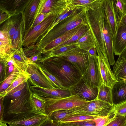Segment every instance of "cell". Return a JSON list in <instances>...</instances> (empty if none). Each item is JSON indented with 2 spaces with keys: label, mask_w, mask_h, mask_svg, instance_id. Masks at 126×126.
I'll list each match as a JSON object with an SVG mask.
<instances>
[{
  "label": "cell",
  "mask_w": 126,
  "mask_h": 126,
  "mask_svg": "<svg viewBox=\"0 0 126 126\" xmlns=\"http://www.w3.org/2000/svg\"><path fill=\"white\" fill-rule=\"evenodd\" d=\"M28 83L25 90L21 95L15 98H4V112L0 123L8 124L23 119L36 114H46L36 110L32 104V93Z\"/></svg>",
  "instance_id": "1"
},
{
  "label": "cell",
  "mask_w": 126,
  "mask_h": 126,
  "mask_svg": "<svg viewBox=\"0 0 126 126\" xmlns=\"http://www.w3.org/2000/svg\"><path fill=\"white\" fill-rule=\"evenodd\" d=\"M37 63L54 76L66 88L69 89L82 77L72 63L60 57H50L41 60Z\"/></svg>",
  "instance_id": "2"
},
{
  "label": "cell",
  "mask_w": 126,
  "mask_h": 126,
  "mask_svg": "<svg viewBox=\"0 0 126 126\" xmlns=\"http://www.w3.org/2000/svg\"><path fill=\"white\" fill-rule=\"evenodd\" d=\"M90 9L88 7H80L56 25L47 34L41 37L35 45L38 48L42 49L57 38L86 22L85 14Z\"/></svg>",
  "instance_id": "3"
},
{
  "label": "cell",
  "mask_w": 126,
  "mask_h": 126,
  "mask_svg": "<svg viewBox=\"0 0 126 126\" xmlns=\"http://www.w3.org/2000/svg\"><path fill=\"white\" fill-rule=\"evenodd\" d=\"M102 3L94 8L90 9L85 14L97 53H107L104 36L105 16Z\"/></svg>",
  "instance_id": "4"
},
{
  "label": "cell",
  "mask_w": 126,
  "mask_h": 126,
  "mask_svg": "<svg viewBox=\"0 0 126 126\" xmlns=\"http://www.w3.org/2000/svg\"><path fill=\"white\" fill-rule=\"evenodd\" d=\"M113 109V105L96 98L83 105L69 109V114L66 117L79 115L104 117L107 116Z\"/></svg>",
  "instance_id": "5"
},
{
  "label": "cell",
  "mask_w": 126,
  "mask_h": 126,
  "mask_svg": "<svg viewBox=\"0 0 126 126\" xmlns=\"http://www.w3.org/2000/svg\"><path fill=\"white\" fill-rule=\"evenodd\" d=\"M33 94L43 102L45 112L49 116L53 112L58 110H69L83 105L89 101L80 98L77 95H72L64 98H46L35 94Z\"/></svg>",
  "instance_id": "6"
},
{
  "label": "cell",
  "mask_w": 126,
  "mask_h": 126,
  "mask_svg": "<svg viewBox=\"0 0 126 126\" xmlns=\"http://www.w3.org/2000/svg\"><path fill=\"white\" fill-rule=\"evenodd\" d=\"M72 63L82 76L87 71L90 56L88 51L79 47L72 49L56 56Z\"/></svg>",
  "instance_id": "7"
},
{
  "label": "cell",
  "mask_w": 126,
  "mask_h": 126,
  "mask_svg": "<svg viewBox=\"0 0 126 126\" xmlns=\"http://www.w3.org/2000/svg\"><path fill=\"white\" fill-rule=\"evenodd\" d=\"M60 14L49 16L25 34L23 37L22 46L25 47L35 45L41 37L46 32L55 19Z\"/></svg>",
  "instance_id": "8"
},
{
  "label": "cell",
  "mask_w": 126,
  "mask_h": 126,
  "mask_svg": "<svg viewBox=\"0 0 126 126\" xmlns=\"http://www.w3.org/2000/svg\"><path fill=\"white\" fill-rule=\"evenodd\" d=\"M97 54L98 63L101 78V85L112 88L118 81L110 68L107 53H101Z\"/></svg>",
  "instance_id": "9"
},
{
  "label": "cell",
  "mask_w": 126,
  "mask_h": 126,
  "mask_svg": "<svg viewBox=\"0 0 126 126\" xmlns=\"http://www.w3.org/2000/svg\"><path fill=\"white\" fill-rule=\"evenodd\" d=\"M72 95H77L85 101H90L96 99L99 88L92 87L82 77L76 84L69 88Z\"/></svg>",
  "instance_id": "10"
},
{
  "label": "cell",
  "mask_w": 126,
  "mask_h": 126,
  "mask_svg": "<svg viewBox=\"0 0 126 126\" xmlns=\"http://www.w3.org/2000/svg\"><path fill=\"white\" fill-rule=\"evenodd\" d=\"M26 72L30 75L28 81L32 85L46 88H55L39 70L37 63L31 61L29 63Z\"/></svg>",
  "instance_id": "11"
},
{
  "label": "cell",
  "mask_w": 126,
  "mask_h": 126,
  "mask_svg": "<svg viewBox=\"0 0 126 126\" xmlns=\"http://www.w3.org/2000/svg\"><path fill=\"white\" fill-rule=\"evenodd\" d=\"M67 4V0H40L34 20L38 15L41 13L60 14L64 11Z\"/></svg>",
  "instance_id": "12"
},
{
  "label": "cell",
  "mask_w": 126,
  "mask_h": 126,
  "mask_svg": "<svg viewBox=\"0 0 126 126\" xmlns=\"http://www.w3.org/2000/svg\"><path fill=\"white\" fill-rule=\"evenodd\" d=\"M97 56L96 57H90L87 70L82 77L92 87L99 88L101 85V78Z\"/></svg>",
  "instance_id": "13"
},
{
  "label": "cell",
  "mask_w": 126,
  "mask_h": 126,
  "mask_svg": "<svg viewBox=\"0 0 126 126\" xmlns=\"http://www.w3.org/2000/svg\"><path fill=\"white\" fill-rule=\"evenodd\" d=\"M102 7L105 19L110 29L113 37L117 31L119 21L114 9L113 0H103Z\"/></svg>",
  "instance_id": "14"
},
{
  "label": "cell",
  "mask_w": 126,
  "mask_h": 126,
  "mask_svg": "<svg viewBox=\"0 0 126 126\" xmlns=\"http://www.w3.org/2000/svg\"><path fill=\"white\" fill-rule=\"evenodd\" d=\"M33 94L46 98H64L72 95L69 89L46 88L30 85Z\"/></svg>",
  "instance_id": "15"
},
{
  "label": "cell",
  "mask_w": 126,
  "mask_h": 126,
  "mask_svg": "<svg viewBox=\"0 0 126 126\" xmlns=\"http://www.w3.org/2000/svg\"><path fill=\"white\" fill-rule=\"evenodd\" d=\"M30 0H0V10L10 17L22 13Z\"/></svg>",
  "instance_id": "16"
},
{
  "label": "cell",
  "mask_w": 126,
  "mask_h": 126,
  "mask_svg": "<svg viewBox=\"0 0 126 126\" xmlns=\"http://www.w3.org/2000/svg\"><path fill=\"white\" fill-rule=\"evenodd\" d=\"M40 0H30L21 13L23 23V36L33 24L35 14Z\"/></svg>",
  "instance_id": "17"
},
{
  "label": "cell",
  "mask_w": 126,
  "mask_h": 126,
  "mask_svg": "<svg viewBox=\"0 0 126 126\" xmlns=\"http://www.w3.org/2000/svg\"><path fill=\"white\" fill-rule=\"evenodd\" d=\"M114 52L115 55L120 56L126 47V26L119 27L113 37Z\"/></svg>",
  "instance_id": "18"
},
{
  "label": "cell",
  "mask_w": 126,
  "mask_h": 126,
  "mask_svg": "<svg viewBox=\"0 0 126 126\" xmlns=\"http://www.w3.org/2000/svg\"><path fill=\"white\" fill-rule=\"evenodd\" d=\"M48 117L46 114H36L23 119L8 124L10 126H40Z\"/></svg>",
  "instance_id": "19"
},
{
  "label": "cell",
  "mask_w": 126,
  "mask_h": 126,
  "mask_svg": "<svg viewBox=\"0 0 126 126\" xmlns=\"http://www.w3.org/2000/svg\"><path fill=\"white\" fill-rule=\"evenodd\" d=\"M0 32V59L5 58L13 52L7 29L1 26Z\"/></svg>",
  "instance_id": "20"
},
{
  "label": "cell",
  "mask_w": 126,
  "mask_h": 126,
  "mask_svg": "<svg viewBox=\"0 0 126 126\" xmlns=\"http://www.w3.org/2000/svg\"><path fill=\"white\" fill-rule=\"evenodd\" d=\"M104 36L108 61L110 65H113L115 63V61L114 57L113 37L109 25L105 20L104 23Z\"/></svg>",
  "instance_id": "21"
},
{
  "label": "cell",
  "mask_w": 126,
  "mask_h": 126,
  "mask_svg": "<svg viewBox=\"0 0 126 126\" xmlns=\"http://www.w3.org/2000/svg\"><path fill=\"white\" fill-rule=\"evenodd\" d=\"M112 94L113 105L126 101V82H116L112 87Z\"/></svg>",
  "instance_id": "22"
},
{
  "label": "cell",
  "mask_w": 126,
  "mask_h": 126,
  "mask_svg": "<svg viewBox=\"0 0 126 126\" xmlns=\"http://www.w3.org/2000/svg\"><path fill=\"white\" fill-rule=\"evenodd\" d=\"M83 23L53 40L41 49L43 54L48 52L73 36L84 24Z\"/></svg>",
  "instance_id": "23"
},
{
  "label": "cell",
  "mask_w": 126,
  "mask_h": 126,
  "mask_svg": "<svg viewBox=\"0 0 126 126\" xmlns=\"http://www.w3.org/2000/svg\"><path fill=\"white\" fill-rule=\"evenodd\" d=\"M22 20L21 14H19L11 16L2 26L8 30L11 45L12 37Z\"/></svg>",
  "instance_id": "24"
},
{
  "label": "cell",
  "mask_w": 126,
  "mask_h": 126,
  "mask_svg": "<svg viewBox=\"0 0 126 126\" xmlns=\"http://www.w3.org/2000/svg\"><path fill=\"white\" fill-rule=\"evenodd\" d=\"M112 71L118 81L126 80V60L119 56L113 65Z\"/></svg>",
  "instance_id": "25"
},
{
  "label": "cell",
  "mask_w": 126,
  "mask_h": 126,
  "mask_svg": "<svg viewBox=\"0 0 126 126\" xmlns=\"http://www.w3.org/2000/svg\"><path fill=\"white\" fill-rule=\"evenodd\" d=\"M12 54L13 58L18 66L26 72L28 64L31 61L26 55L23 48H22L13 51Z\"/></svg>",
  "instance_id": "26"
},
{
  "label": "cell",
  "mask_w": 126,
  "mask_h": 126,
  "mask_svg": "<svg viewBox=\"0 0 126 126\" xmlns=\"http://www.w3.org/2000/svg\"><path fill=\"white\" fill-rule=\"evenodd\" d=\"M79 47V44L75 41L61 47L54 48L50 51L43 54L44 55L41 60L56 57L74 48Z\"/></svg>",
  "instance_id": "27"
},
{
  "label": "cell",
  "mask_w": 126,
  "mask_h": 126,
  "mask_svg": "<svg viewBox=\"0 0 126 126\" xmlns=\"http://www.w3.org/2000/svg\"><path fill=\"white\" fill-rule=\"evenodd\" d=\"M23 49L26 56L32 62L37 63L43 58L42 49L35 45L24 47Z\"/></svg>",
  "instance_id": "28"
},
{
  "label": "cell",
  "mask_w": 126,
  "mask_h": 126,
  "mask_svg": "<svg viewBox=\"0 0 126 126\" xmlns=\"http://www.w3.org/2000/svg\"><path fill=\"white\" fill-rule=\"evenodd\" d=\"M23 37V20L13 35L11 40V48L13 52L22 47Z\"/></svg>",
  "instance_id": "29"
},
{
  "label": "cell",
  "mask_w": 126,
  "mask_h": 126,
  "mask_svg": "<svg viewBox=\"0 0 126 126\" xmlns=\"http://www.w3.org/2000/svg\"><path fill=\"white\" fill-rule=\"evenodd\" d=\"M103 0H67L68 4L74 7H82L94 8L102 3Z\"/></svg>",
  "instance_id": "30"
},
{
  "label": "cell",
  "mask_w": 126,
  "mask_h": 126,
  "mask_svg": "<svg viewBox=\"0 0 126 126\" xmlns=\"http://www.w3.org/2000/svg\"><path fill=\"white\" fill-rule=\"evenodd\" d=\"M97 99L113 105L112 99V88L103 84L99 88Z\"/></svg>",
  "instance_id": "31"
},
{
  "label": "cell",
  "mask_w": 126,
  "mask_h": 126,
  "mask_svg": "<svg viewBox=\"0 0 126 126\" xmlns=\"http://www.w3.org/2000/svg\"><path fill=\"white\" fill-rule=\"evenodd\" d=\"M76 42L79 44V48L87 51L95 47L93 41L90 29Z\"/></svg>",
  "instance_id": "32"
},
{
  "label": "cell",
  "mask_w": 126,
  "mask_h": 126,
  "mask_svg": "<svg viewBox=\"0 0 126 126\" xmlns=\"http://www.w3.org/2000/svg\"><path fill=\"white\" fill-rule=\"evenodd\" d=\"M80 7H74L69 5L68 3L64 11L56 17L46 32L43 35L47 34L56 25L74 13Z\"/></svg>",
  "instance_id": "33"
},
{
  "label": "cell",
  "mask_w": 126,
  "mask_h": 126,
  "mask_svg": "<svg viewBox=\"0 0 126 126\" xmlns=\"http://www.w3.org/2000/svg\"><path fill=\"white\" fill-rule=\"evenodd\" d=\"M30 77V75L27 72L18 75L7 90L5 91L0 93V97H4L9 92L20 84L27 81Z\"/></svg>",
  "instance_id": "34"
},
{
  "label": "cell",
  "mask_w": 126,
  "mask_h": 126,
  "mask_svg": "<svg viewBox=\"0 0 126 126\" xmlns=\"http://www.w3.org/2000/svg\"><path fill=\"white\" fill-rule=\"evenodd\" d=\"M89 29V27L86 22L80 27L73 36L54 48L61 47L76 41Z\"/></svg>",
  "instance_id": "35"
},
{
  "label": "cell",
  "mask_w": 126,
  "mask_h": 126,
  "mask_svg": "<svg viewBox=\"0 0 126 126\" xmlns=\"http://www.w3.org/2000/svg\"><path fill=\"white\" fill-rule=\"evenodd\" d=\"M25 72H26L24 71L20 68L16 67L14 71L3 81L0 87V93L6 90L18 75Z\"/></svg>",
  "instance_id": "36"
},
{
  "label": "cell",
  "mask_w": 126,
  "mask_h": 126,
  "mask_svg": "<svg viewBox=\"0 0 126 126\" xmlns=\"http://www.w3.org/2000/svg\"><path fill=\"white\" fill-rule=\"evenodd\" d=\"M38 69L53 85L55 88L63 89L65 88L63 84L54 76L38 63H37Z\"/></svg>",
  "instance_id": "37"
},
{
  "label": "cell",
  "mask_w": 126,
  "mask_h": 126,
  "mask_svg": "<svg viewBox=\"0 0 126 126\" xmlns=\"http://www.w3.org/2000/svg\"><path fill=\"white\" fill-rule=\"evenodd\" d=\"M114 9L119 20L126 14V0H113Z\"/></svg>",
  "instance_id": "38"
},
{
  "label": "cell",
  "mask_w": 126,
  "mask_h": 126,
  "mask_svg": "<svg viewBox=\"0 0 126 126\" xmlns=\"http://www.w3.org/2000/svg\"><path fill=\"white\" fill-rule=\"evenodd\" d=\"M117 116L116 111L114 109L107 116L104 117L99 118L94 120L95 122V126H107Z\"/></svg>",
  "instance_id": "39"
},
{
  "label": "cell",
  "mask_w": 126,
  "mask_h": 126,
  "mask_svg": "<svg viewBox=\"0 0 126 126\" xmlns=\"http://www.w3.org/2000/svg\"><path fill=\"white\" fill-rule=\"evenodd\" d=\"M99 118L100 117L95 116L79 115L66 117L63 119L59 122L69 123L78 122L87 120H93Z\"/></svg>",
  "instance_id": "40"
},
{
  "label": "cell",
  "mask_w": 126,
  "mask_h": 126,
  "mask_svg": "<svg viewBox=\"0 0 126 126\" xmlns=\"http://www.w3.org/2000/svg\"><path fill=\"white\" fill-rule=\"evenodd\" d=\"M69 114V110H56L52 112L48 116V118L54 121L60 122L66 117Z\"/></svg>",
  "instance_id": "41"
},
{
  "label": "cell",
  "mask_w": 126,
  "mask_h": 126,
  "mask_svg": "<svg viewBox=\"0 0 126 126\" xmlns=\"http://www.w3.org/2000/svg\"><path fill=\"white\" fill-rule=\"evenodd\" d=\"M32 101L33 106L36 110L46 114L44 105L42 101L32 94Z\"/></svg>",
  "instance_id": "42"
},
{
  "label": "cell",
  "mask_w": 126,
  "mask_h": 126,
  "mask_svg": "<svg viewBox=\"0 0 126 126\" xmlns=\"http://www.w3.org/2000/svg\"><path fill=\"white\" fill-rule=\"evenodd\" d=\"M113 105L117 116H126V101Z\"/></svg>",
  "instance_id": "43"
},
{
  "label": "cell",
  "mask_w": 126,
  "mask_h": 126,
  "mask_svg": "<svg viewBox=\"0 0 126 126\" xmlns=\"http://www.w3.org/2000/svg\"><path fill=\"white\" fill-rule=\"evenodd\" d=\"M52 15L54 14H51L50 13H41L39 14L34 19L33 24L28 30L27 31L24 35L36 25L41 23L49 16Z\"/></svg>",
  "instance_id": "44"
},
{
  "label": "cell",
  "mask_w": 126,
  "mask_h": 126,
  "mask_svg": "<svg viewBox=\"0 0 126 126\" xmlns=\"http://www.w3.org/2000/svg\"><path fill=\"white\" fill-rule=\"evenodd\" d=\"M126 124V119L125 116H117L107 126H123Z\"/></svg>",
  "instance_id": "45"
},
{
  "label": "cell",
  "mask_w": 126,
  "mask_h": 126,
  "mask_svg": "<svg viewBox=\"0 0 126 126\" xmlns=\"http://www.w3.org/2000/svg\"><path fill=\"white\" fill-rule=\"evenodd\" d=\"M66 123L76 126H96L95 122L94 120Z\"/></svg>",
  "instance_id": "46"
},
{
  "label": "cell",
  "mask_w": 126,
  "mask_h": 126,
  "mask_svg": "<svg viewBox=\"0 0 126 126\" xmlns=\"http://www.w3.org/2000/svg\"><path fill=\"white\" fill-rule=\"evenodd\" d=\"M40 126H61L59 122L53 121L48 118Z\"/></svg>",
  "instance_id": "47"
},
{
  "label": "cell",
  "mask_w": 126,
  "mask_h": 126,
  "mask_svg": "<svg viewBox=\"0 0 126 126\" xmlns=\"http://www.w3.org/2000/svg\"><path fill=\"white\" fill-rule=\"evenodd\" d=\"M0 24L1 25L3 23L7 20L10 17L6 13L0 10Z\"/></svg>",
  "instance_id": "48"
},
{
  "label": "cell",
  "mask_w": 126,
  "mask_h": 126,
  "mask_svg": "<svg viewBox=\"0 0 126 126\" xmlns=\"http://www.w3.org/2000/svg\"><path fill=\"white\" fill-rule=\"evenodd\" d=\"M0 97V123L2 120L4 112V107L3 103L4 97Z\"/></svg>",
  "instance_id": "49"
},
{
  "label": "cell",
  "mask_w": 126,
  "mask_h": 126,
  "mask_svg": "<svg viewBox=\"0 0 126 126\" xmlns=\"http://www.w3.org/2000/svg\"><path fill=\"white\" fill-rule=\"evenodd\" d=\"M88 51L90 57H96L97 56L95 47H93L91 48Z\"/></svg>",
  "instance_id": "50"
},
{
  "label": "cell",
  "mask_w": 126,
  "mask_h": 126,
  "mask_svg": "<svg viewBox=\"0 0 126 126\" xmlns=\"http://www.w3.org/2000/svg\"><path fill=\"white\" fill-rule=\"evenodd\" d=\"M123 26H126V14L121 17L119 21L118 27Z\"/></svg>",
  "instance_id": "51"
},
{
  "label": "cell",
  "mask_w": 126,
  "mask_h": 126,
  "mask_svg": "<svg viewBox=\"0 0 126 126\" xmlns=\"http://www.w3.org/2000/svg\"><path fill=\"white\" fill-rule=\"evenodd\" d=\"M61 126H76L66 123L59 122Z\"/></svg>",
  "instance_id": "52"
},
{
  "label": "cell",
  "mask_w": 126,
  "mask_h": 126,
  "mask_svg": "<svg viewBox=\"0 0 126 126\" xmlns=\"http://www.w3.org/2000/svg\"><path fill=\"white\" fill-rule=\"evenodd\" d=\"M120 56L126 60V47L122 52Z\"/></svg>",
  "instance_id": "53"
},
{
  "label": "cell",
  "mask_w": 126,
  "mask_h": 126,
  "mask_svg": "<svg viewBox=\"0 0 126 126\" xmlns=\"http://www.w3.org/2000/svg\"><path fill=\"white\" fill-rule=\"evenodd\" d=\"M0 126H8L6 123H0Z\"/></svg>",
  "instance_id": "54"
},
{
  "label": "cell",
  "mask_w": 126,
  "mask_h": 126,
  "mask_svg": "<svg viewBox=\"0 0 126 126\" xmlns=\"http://www.w3.org/2000/svg\"><path fill=\"white\" fill-rule=\"evenodd\" d=\"M122 81H123L124 82H126V79L124 80H122Z\"/></svg>",
  "instance_id": "55"
},
{
  "label": "cell",
  "mask_w": 126,
  "mask_h": 126,
  "mask_svg": "<svg viewBox=\"0 0 126 126\" xmlns=\"http://www.w3.org/2000/svg\"><path fill=\"white\" fill-rule=\"evenodd\" d=\"M123 126H126V124L125 125H123Z\"/></svg>",
  "instance_id": "56"
},
{
  "label": "cell",
  "mask_w": 126,
  "mask_h": 126,
  "mask_svg": "<svg viewBox=\"0 0 126 126\" xmlns=\"http://www.w3.org/2000/svg\"><path fill=\"white\" fill-rule=\"evenodd\" d=\"M125 117V118H126V116Z\"/></svg>",
  "instance_id": "57"
}]
</instances>
